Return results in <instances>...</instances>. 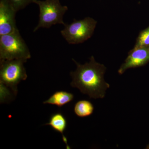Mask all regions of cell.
Wrapping results in <instances>:
<instances>
[{"label":"cell","mask_w":149,"mask_h":149,"mask_svg":"<svg viewBox=\"0 0 149 149\" xmlns=\"http://www.w3.org/2000/svg\"><path fill=\"white\" fill-rule=\"evenodd\" d=\"M45 125H50L54 130L61 133L63 141L66 145V148H70L68 144L67 139L64 135L67 126V121L65 116L61 112H58L53 113L49 119V122Z\"/></svg>","instance_id":"ba28073f"},{"label":"cell","mask_w":149,"mask_h":149,"mask_svg":"<svg viewBox=\"0 0 149 149\" xmlns=\"http://www.w3.org/2000/svg\"><path fill=\"white\" fill-rule=\"evenodd\" d=\"M135 47H149V27L141 32Z\"/></svg>","instance_id":"8fae6325"},{"label":"cell","mask_w":149,"mask_h":149,"mask_svg":"<svg viewBox=\"0 0 149 149\" xmlns=\"http://www.w3.org/2000/svg\"><path fill=\"white\" fill-rule=\"evenodd\" d=\"M77 68L70 72L72 81L70 85L80 92L88 95L91 98L103 99L110 85L104 78L106 68L104 65L97 62L93 56L90 61L80 64L74 59Z\"/></svg>","instance_id":"6da1fadb"},{"label":"cell","mask_w":149,"mask_h":149,"mask_svg":"<svg viewBox=\"0 0 149 149\" xmlns=\"http://www.w3.org/2000/svg\"><path fill=\"white\" fill-rule=\"evenodd\" d=\"M11 4L18 11L26 8L29 4L33 3V0H8Z\"/></svg>","instance_id":"7c38bea8"},{"label":"cell","mask_w":149,"mask_h":149,"mask_svg":"<svg viewBox=\"0 0 149 149\" xmlns=\"http://www.w3.org/2000/svg\"><path fill=\"white\" fill-rule=\"evenodd\" d=\"M31 57L29 48L18 29L0 36V61L19 59L27 62Z\"/></svg>","instance_id":"7a4b0ae2"},{"label":"cell","mask_w":149,"mask_h":149,"mask_svg":"<svg viewBox=\"0 0 149 149\" xmlns=\"http://www.w3.org/2000/svg\"></svg>","instance_id":"5bb4252c"},{"label":"cell","mask_w":149,"mask_h":149,"mask_svg":"<svg viewBox=\"0 0 149 149\" xmlns=\"http://www.w3.org/2000/svg\"><path fill=\"white\" fill-rule=\"evenodd\" d=\"M0 83L10 88L15 95L17 93V85L27 77L24 63L19 59L0 61Z\"/></svg>","instance_id":"277c9868"},{"label":"cell","mask_w":149,"mask_h":149,"mask_svg":"<svg viewBox=\"0 0 149 149\" xmlns=\"http://www.w3.org/2000/svg\"><path fill=\"white\" fill-rule=\"evenodd\" d=\"M146 149H149V144H148V145H147L146 148Z\"/></svg>","instance_id":"4fadbf2b"},{"label":"cell","mask_w":149,"mask_h":149,"mask_svg":"<svg viewBox=\"0 0 149 149\" xmlns=\"http://www.w3.org/2000/svg\"><path fill=\"white\" fill-rule=\"evenodd\" d=\"M94 107L89 101L82 100L79 101L74 105V111L78 117H88L93 114Z\"/></svg>","instance_id":"30bf717a"},{"label":"cell","mask_w":149,"mask_h":149,"mask_svg":"<svg viewBox=\"0 0 149 149\" xmlns=\"http://www.w3.org/2000/svg\"><path fill=\"white\" fill-rule=\"evenodd\" d=\"M40 9L38 24L33 32L40 28H50L56 24H65L63 16L68 10L67 6H62L60 0H33Z\"/></svg>","instance_id":"3957f363"},{"label":"cell","mask_w":149,"mask_h":149,"mask_svg":"<svg viewBox=\"0 0 149 149\" xmlns=\"http://www.w3.org/2000/svg\"><path fill=\"white\" fill-rule=\"evenodd\" d=\"M73 99L74 95L72 93L64 91H56L43 103L61 107L72 101Z\"/></svg>","instance_id":"9c48e42d"},{"label":"cell","mask_w":149,"mask_h":149,"mask_svg":"<svg viewBox=\"0 0 149 149\" xmlns=\"http://www.w3.org/2000/svg\"><path fill=\"white\" fill-rule=\"evenodd\" d=\"M149 61V47H135L118 69V73L123 74L127 70L142 66Z\"/></svg>","instance_id":"52a82bcc"},{"label":"cell","mask_w":149,"mask_h":149,"mask_svg":"<svg viewBox=\"0 0 149 149\" xmlns=\"http://www.w3.org/2000/svg\"><path fill=\"white\" fill-rule=\"evenodd\" d=\"M16 12L8 0H0V36L18 30L15 21Z\"/></svg>","instance_id":"8992f818"},{"label":"cell","mask_w":149,"mask_h":149,"mask_svg":"<svg viewBox=\"0 0 149 149\" xmlns=\"http://www.w3.org/2000/svg\"><path fill=\"white\" fill-rule=\"evenodd\" d=\"M97 22L91 17L75 20L71 24L64 25L61 34L68 43L76 45L84 42L93 35Z\"/></svg>","instance_id":"5b68a950"}]
</instances>
